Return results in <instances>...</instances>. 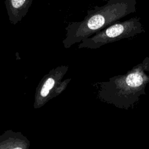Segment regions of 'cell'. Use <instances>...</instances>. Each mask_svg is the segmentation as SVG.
Masks as SVG:
<instances>
[{
  "label": "cell",
  "mask_w": 149,
  "mask_h": 149,
  "mask_svg": "<svg viewBox=\"0 0 149 149\" xmlns=\"http://www.w3.org/2000/svg\"><path fill=\"white\" fill-rule=\"evenodd\" d=\"M136 3V0H108L105 5L95 6L87 10L82 20L72 22L66 26V36L63 40L64 47L69 48L134 13Z\"/></svg>",
  "instance_id": "obj_1"
},
{
  "label": "cell",
  "mask_w": 149,
  "mask_h": 149,
  "mask_svg": "<svg viewBox=\"0 0 149 149\" xmlns=\"http://www.w3.org/2000/svg\"><path fill=\"white\" fill-rule=\"evenodd\" d=\"M145 32L140 19L137 17L117 22L94 36L81 41L77 48L95 49L111 42L133 37Z\"/></svg>",
  "instance_id": "obj_2"
},
{
  "label": "cell",
  "mask_w": 149,
  "mask_h": 149,
  "mask_svg": "<svg viewBox=\"0 0 149 149\" xmlns=\"http://www.w3.org/2000/svg\"><path fill=\"white\" fill-rule=\"evenodd\" d=\"M33 0H5L9 21L15 24L26 15Z\"/></svg>",
  "instance_id": "obj_3"
},
{
  "label": "cell",
  "mask_w": 149,
  "mask_h": 149,
  "mask_svg": "<svg viewBox=\"0 0 149 149\" xmlns=\"http://www.w3.org/2000/svg\"><path fill=\"white\" fill-rule=\"evenodd\" d=\"M13 149H22V148H20V147H16V148H13Z\"/></svg>",
  "instance_id": "obj_4"
}]
</instances>
